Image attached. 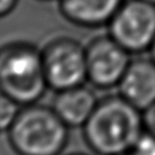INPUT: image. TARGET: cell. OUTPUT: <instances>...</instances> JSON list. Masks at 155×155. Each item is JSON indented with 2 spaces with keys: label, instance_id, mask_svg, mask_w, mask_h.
Here are the masks:
<instances>
[{
  "label": "cell",
  "instance_id": "6da1fadb",
  "mask_svg": "<svg viewBox=\"0 0 155 155\" xmlns=\"http://www.w3.org/2000/svg\"><path fill=\"white\" fill-rule=\"evenodd\" d=\"M82 138L94 155H119L131 150L144 131L143 113L117 92L99 97L82 126Z\"/></svg>",
  "mask_w": 155,
  "mask_h": 155
},
{
  "label": "cell",
  "instance_id": "3957f363",
  "mask_svg": "<svg viewBox=\"0 0 155 155\" xmlns=\"http://www.w3.org/2000/svg\"><path fill=\"white\" fill-rule=\"evenodd\" d=\"M69 130L51 105L34 103L21 107L7 136L17 155H62L69 142Z\"/></svg>",
  "mask_w": 155,
  "mask_h": 155
},
{
  "label": "cell",
  "instance_id": "5b68a950",
  "mask_svg": "<svg viewBox=\"0 0 155 155\" xmlns=\"http://www.w3.org/2000/svg\"><path fill=\"white\" fill-rule=\"evenodd\" d=\"M42 65L50 90L57 92L87 84L85 46L71 36L51 39L42 48Z\"/></svg>",
  "mask_w": 155,
  "mask_h": 155
},
{
  "label": "cell",
  "instance_id": "7c38bea8",
  "mask_svg": "<svg viewBox=\"0 0 155 155\" xmlns=\"http://www.w3.org/2000/svg\"><path fill=\"white\" fill-rule=\"evenodd\" d=\"M143 122L144 128L155 134V103L143 111Z\"/></svg>",
  "mask_w": 155,
  "mask_h": 155
},
{
  "label": "cell",
  "instance_id": "2e32d148",
  "mask_svg": "<svg viewBox=\"0 0 155 155\" xmlns=\"http://www.w3.org/2000/svg\"><path fill=\"white\" fill-rule=\"evenodd\" d=\"M143 1H147V2H150V4H154L155 5V0H143Z\"/></svg>",
  "mask_w": 155,
  "mask_h": 155
},
{
  "label": "cell",
  "instance_id": "8fae6325",
  "mask_svg": "<svg viewBox=\"0 0 155 155\" xmlns=\"http://www.w3.org/2000/svg\"><path fill=\"white\" fill-rule=\"evenodd\" d=\"M130 153L132 155H155V134L144 128Z\"/></svg>",
  "mask_w": 155,
  "mask_h": 155
},
{
  "label": "cell",
  "instance_id": "ac0fdd59",
  "mask_svg": "<svg viewBox=\"0 0 155 155\" xmlns=\"http://www.w3.org/2000/svg\"><path fill=\"white\" fill-rule=\"evenodd\" d=\"M38 1H44V2H46V1H52V0H38Z\"/></svg>",
  "mask_w": 155,
  "mask_h": 155
},
{
  "label": "cell",
  "instance_id": "52a82bcc",
  "mask_svg": "<svg viewBox=\"0 0 155 155\" xmlns=\"http://www.w3.org/2000/svg\"><path fill=\"white\" fill-rule=\"evenodd\" d=\"M116 90L143 113L155 103V61L144 54L132 57Z\"/></svg>",
  "mask_w": 155,
  "mask_h": 155
},
{
  "label": "cell",
  "instance_id": "4fadbf2b",
  "mask_svg": "<svg viewBox=\"0 0 155 155\" xmlns=\"http://www.w3.org/2000/svg\"><path fill=\"white\" fill-rule=\"evenodd\" d=\"M19 0H0V18L10 15L17 6Z\"/></svg>",
  "mask_w": 155,
  "mask_h": 155
},
{
  "label": "cell",
  "instance_id": "7a4b0ae2",
  "mask_svg": "<svg viewBox=\"0 0 155 155\" xmlns=\"http://www.w3.org/2000/svg\"><path fill=\"white\" fill-rule=\"evenodd\" d=\"M48 90L41 48L29 41L0 46V92L21 107L39 103Z\"/></svg>",
  "mask_w": 155,
  "mask_h": 155
},
{
  "label": "cell",
  "instance_id": "9a60e30c",
  "mask_svg": "<svg viewBox=\"0 0 155 155\" xmlns=\"http://www.w3.org/2000/svg\"><path fill=\"white\" fill-rule=\"evenodd\" d=\"M62 155H92V154H86V153H81V151H73L69 154H62ZM94 155V154H93Z\"/></svg>",
  "mask_w": 155,
  "mask_h": 155
},
{
  "label": "cell",
  "instance_id": "5bb4252c",
  "mask_svg": "<svg viewBox=\"0 0 155 155\" xmlns=\"http://www.w3.org/2000/svg\"><path fill=\"white\" fill-rule=\"evenodd\" d=\"M148 53H149V56L155 61V41H154V44H153V46H151V48H150V51H149Z\"/></svg>",
  "mask_w": 155,
  "mask_h": 155
},
{
  "label": "cell",
  "instance_id": "e0dca14e",
  "mask_svg": "<svg viewBox=\"0 0 155 155\" xmlns=\"http://www.w3.org/2000/svg\"><path fill=\"white\" fill-rule=\"evenodd\" d=\"M119 155H132L130 151H127V153H122V154H119Z\"/></svg>",
  "mask_w": 155,
  "mask_h": 155
},
{
  "label": "cell",
  "instance_id": "277c9868",
  "mask_svg": "<svg viewBox=\"0 0 155 155\" xmlns=\"http://www.w3.org/2000/svg\"><path fill=\"white\" fill-rule=\"evenodd\" d=\"M105 28L132 56L144 54L155 41V5L143 0H124Z\"/></svg>",
  "mask_w": 155,
  "mask_h": 155
},
{
  "label": "cell",
  "instance_id": "9c48e42d",
  "mask_svg": "<svg viewBox=\"0 0 155 155\" xmlns=\"http://www.w3.org/2000/svg\"><path fill=\"white\" fill-rule=\"evenodd\" d=\"M61 16L84 29L107 27L124 0H57Z\"/></svg>",
  "mask_w": 155,
  "mask_h": 155
},
{
  "label": "cell",
  "instance_id": "8992f818",
  "mask_svg": "<svg viewBox=\"0 0 155 155\" xmlns=\"http://www.w3.org/2000/svg\"><path fill=\"white\" fill-rule=\"evenodd\" d=\"M85 52L87 84L101 91L117 87L133 57L108 33L91 39Z\"/></svg>",
  "mask_w": 155,
  "mask_h": 155
},
{
  "label": "cell",
  "instance_id": "30bf717a",
  "mask_svg": "<svg viewBox=\"0 0 155 155\" xmlns=\"http://www.w3.org/2000/svg\"><path fill=\"white\" fill-rule=\"evenodd\" d=\"M21 105L0 92V132H7L15 122Z\"/></svg>",
  "mask_w": 155,
  "mask_h": 155
},
{
  "label": "cell",
  "instance_id": "ba28073f",
  "mask_svg": "<svg viewBox=\"0 0 155 155\" xmlns=\"http://www.w3.org/2000/svg\"><path fill=\"white\" fill-rule=\"evenodd\" d=\"M99 97L88 84L54 92L51 108L69 128H82L93 113Z\"/></svg>",
  "mask_w": 155,
  "mask_h": 155
}]
</instances>
